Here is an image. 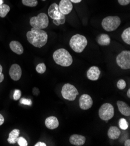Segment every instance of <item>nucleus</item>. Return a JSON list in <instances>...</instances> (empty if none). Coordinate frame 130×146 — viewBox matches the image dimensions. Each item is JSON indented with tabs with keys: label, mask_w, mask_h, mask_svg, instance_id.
Wrapping results in <instances>:
<instances>
[{
	"label": "nucleus",
	"mask_w": 130,
	"mask_h": 146,
	"mask_svg": "<svg viewBox=\"0 0 130 146\" xmlns=\"http://www.w3.org/2000/svg\"><path fill=\"white\" fill-rule=\"evenodd\" d=\"M117 105L121 114L125 116L130 115V107L127 103L121 101H118L117 102Z\"/></svg>",
	"instance_id": "18"
},
{
	"label": "nucleus",
	"mask_w": 130,
	"mask_h": 146,
	"mask_svg": "<svg viewBox=\"0 0 130 146\" xmlns=\"http://www.w3.org/2000/svg\"><path fill=\"white\" fill-rule=\"evenodd\" d=\"M114 115L113 106L110 103H105L100 107L99 110V115L101 119L107 121L111 119Z\"/></svg>",
	"instance_id": "7"
},
{
	"label": "nucleus",
	"mask_w": 130,
	"mask_h": 146,
	"mask_svg": "<svg viewBox=\"0 0 130 146\" xmlns=\"http://www.w3.org/2000/svg\"><path fill=\"white\" fill-rule=\"evenodd\" d=\"M3 3H4V1H3V0H0V5H2V4H3Z\"/></svg>",
	"instance_id": "39"
},
{
	"label": "nucleus",
	"mask_w": 130,
	"mask_h": 146,
	"mask_svg": "<svg viewBox=\"0 0 130 146\" xmlns=\"http://www.w3.org/2000/svg\"><path fill=\"white\" fill-rule=\"evenodd\" d=\"M97 41L100 46H109L110 44V38L108 35L101 34L97 37Z\"/></svg>",
	"instance_id": "20"
},
{
	"label": "nucleus",
	"mask_w": 130,
	"mask_h": 146,
	"mask_svg": "<svg viewBox=\"0 0 130 146\" xmlns=\"http://www.w3.org/2000/svg\"><path fill=\"white\" fill-rule=\"evenodd\" d=\"M39 89L36 88V87H34V88L33 89V94L35 95V96H38L39 94Z\"/></svg>",
	"instance_id": "31"
},
{
	"label": "nucleus",
	"mask_w": 130,
	"mask_h": 146,
	"mask_svg": "<svg viewBox=\"0 0 130 146\" xmlns=\"http://www.w3.org/2000/svg\"><path fill=\"white\" fill-rule=\"evenodd\" d=\"M20 103L22 104L26 105V106H31L32 105V101L31 99H26L25 98H23L21 99Z\"/></svg>",
	"instance_id": "29"
},
{
	"label": "nucleus",
	"mask_w": 130,
	"mask_h": 146,
	"mask_svg": "<svg viewBox=\"0 0 130 146\" xmlns=\"http://www.w3.org/2000/svg\"><path fill=\"white\" fill-rule=\"evenodd\" d=\"M121 135L120 130L116 126H111L107 132L108 137L112 140H117Z\"/></svg>",
	"instance_id": "17"
},
{
	"label": "nucleus",
	"mask_w": 130,
	"mask_h": 146,
	"mask_svg": "<svg viewBox=\"0 0 130 146\" xmlns=\"http://www.w3.org/2000/svg\"><path fill=\"white\" fill-rule=\"evenodd\" d=\"M121 24V19L117 16H110L104 18L102 26L107 32H113L116 30Z\"/></svg>",
	"instance_id": "5"
},
{
	"label": "nucleus",
	"mask_w": 130,
	"mask_h": 146,
	"mask_svg": "<svg viewBox=\"0 0 130 146\" xmlns=\"http://www.w3.org/2000/svg\"><path fill=\"white\" fill-rule=\"evenodd\" d=\"M86 141L85 136L79 135H73L69 137V142L71 144L76 146L83 145Z\"/></svg>",
	"instance_id": "14"
},
{
	"label": "nucleus",
	"mask_w": 130,
	"mask_h": 146,
	"mask_svg": "<svg viewBox=\"0 0 130 146\" xmlns=\"http://www.w3.org/2000/svg\"><path fill=\"white\" fill-rule=\"evenodd\" d=\"M27 41L35 47L41 48L46 45L48 40L47 33L42 29L33 28L27 32Z\"/></svg>",
	"instance_id": "1"
},
{
	"label": "nucleus",
	"mask_w": 130,
	"mask_h": 146,
	"mask_svg": "<svg viewBox=\"0 0 130 146\" xmlns=\"http://www.w3.org/2000/svg\"><path fill=\"white\" fill-rule=\"evenodd\" d=\"M4 79V75L3 73H0V83H1Z\"/></svg>",
	"instance_id": "34"
},
{
	"label": "nucleus",
	"mask_w": 130,
	"mask_h": 146,
	"mask_svg": "<svg viewBox=\"0 0 130 146\" xmlns=\"http://www.w3.org/2000/svg\"><path fill=\"white\" fill-rule=\"evenodd\" d=\"M121 38L127 44H130V28L128 27L125 29L121 35Z\"/></svg>",
	"instance_id": "21"
},
{
	"label": "nucleus",
	"mask_w": 130,
	"mask_h": 146,
	"mask_svg": "<svg viewBox=\"0 0 130 146\" xmlns=\"http://www.w3.org/2000/svg\"><path fill=\"white\" fill-rule=\"evenodd\" d=\"M126 82H125V80H124L123 79H120L117 82V86L118 87V89L120 90H123L126 87Z\"/></svg>",
	"instance_id": "26"
},
{
	"label": "nucleus",
	"mask_w": 130,
	"mask_h": 146,
	"mask_svg": "<svg viewBox=\"0 0 130 146\" xmlns=\"http://www.w3.org/2000/svg\"><path fill=\"white\" fill-rule=\"evenodd\" d=\"M59 8L61 13L65 15L69 14L73 10V5L70 0H61Z\"/></svg>",
	"instance_id": "12"
},
{
	"label": "nucleus",
	"mask_w": 130,
	"mask_h": 146,
	"mask_svg": "<svg viewBox=\"0 0 130 146\" xmlns=\"http://www.w3.org/2000/svg\"><path fill=\"white\" fill-rule=\"evenodd\" d=\"M47 145L46 144V143H43V142H38V143H37L35 145V146H46Z\"/></svg>",
	"instance_id": "33"
},
{
	"label": "nucleus",
	"mask_w": 130,
	"mask_h": 146,
	"mask_svg": "<svg viewBox=\"0 0 130 146\" xmlns=\"http://www.w3.org/2000/svg\"><path fill=\"white\" fill-rule=\"evenodd\" d=\"M117 65L123 69L130 68V51H123L116 57Z\"/></svg>",
	"instance_id": "8"
},
{
	"label": "nucleus",
	"mask_w": 130,
	"mask_h": 146,
	"mask_svg": "<svg viewBox=\"0 0 130 146\" xmlns=\"http://www.w3.org/2000/svg\"><path fill=\"white\" fill-rule=\"evenodd\" d=\"M124 145L125 146H130V140L128 139L127 140H125V143H124Z\"/></svg>",
	"instance_id": "35"
},
{
	"label": "nucleus",
	"mask_w": 130,
	"mask_h": 146,
	"mask_svg": "<svg viewBox=\"0 0 130 146\" xmlns=\"http://www.w3.org/2000/svg\"><path fill=\"white\" fill-rule=\"evenodd\" d=\"M127 94V96H128V98H129V97H130V89H129L128 90Z\"/></svg>",
	"instance_id": "37"
},
{
	"label": "nucleus",
	"mask_w": 130,
	"mask_h": 146,
	"mask_svg": "<svg viewBox=\"0 0 130 146\" xmlns=\"http://www.w3.org/2000/svg\"><path fill=\"white\" fill-rule=\"evenodd\" d=\"M61 94L63 98L69 101H74L79 94L76 87L69 83L65 84L61 90Z\"/></svg>",
	"instance_id": "6"
},
{
	"label": "nucleus",
	"mask_w": 130,
	"mask_h": 146,
	"mask_svg": "<svg viewBox=\"0 0 130 146\" xmlns=\"http://www.w3.org/2000/svg\"><path fill=\"white\" fill-rule=\"evenodd\" d=\"M9 74L12 80L15 81L19 80L22 76V69L21 66L17 64L12 65L9 69Z\"/></svg>",
	"instance_id": "11"
},
{
	"label": "nucleus",
	"mask_w": 130,
	"mask_h": 146,
	"mask_svg": "<svg viewBox=\"0 0 130 146\" xmlns=\"http://www.w3.org/2000/svg\"><path fill=\"white\" fill-rule=\"evenodd\" d=\"M17 143H18L19 146H27L28 144L26 140L23 137H18Z\"/></svg>",
	"instance_id": "27"
},
{
	"label": "nucleus",
	"mask_w": 130,
	"mask_h": 146,
	"mask_svg": "<svg viewBox=\"0 0 130 146\" xmlns=\"http://www.w3.org/2000/svg\"><path fill=\"white\" fill-rule=\"evenodd\" d=\"M119 3L121 5H127L130 3V0H118Z\"/></svg>",
	"instance_id": "30"
},
{
	"label": "nucleus",
	"mask_w": 130,
	"mask_h": 146,
	"mask_svg": "<svg viewBox=\"0 0 130 146\" xmlns=\"http://www.w3.org/2000/svg\"><path fill=\"white\" fill-rule=\"evenodd\" d=\"M119 126H120V129H121L122 130H125L128 127V122H127L126 119H125L124 118H121L119 121Z\"/></svg>",
	"instance_id": "25"
},
{
	"label": "nucleus",
	"mask_w": 130,
	"mask_h": 146,
	"mask_svg": "<svg viewBox=\"0 0 130 146\" xmlns=\"http://www.w3.org/2000/svg\"><path fill=\"white\" fill-rule=\"evenodd\" d=\"M36 70L37 73L40 74H43L46 70V66L44 63H40L36 66Z\"/></svg>",
	"instance_id": "24"
},
{
	"label": "nucleus",
	"mask_w": 130,
	"mask_h": 146,
	"mask_svg": "<svg viewBox=\"0 0 130 146\" xmlns=\"http://www.w3.org/2000/svg\"><path fill=\"white\" fill-rule=\"evenodd\" d=\"M88 44L86 38L79 34H77L72 37L69 41V46L75 52L81 53Z\"/></svg>",
	"instance_id": "3"
},
{
	"label": "nucleus",
	"mask_w": 130,
	"mask_h": 146,
	"mask_svg": "<svg viewBox=\"0 0 130 146\" xmlns=\"http://www.w3.org/2000/svg\"><path fill=\"white\" fill-rule=\"evenodd\" d=\"M9 47L13 52L18 55L22 54L24 51L21 44L17 41H12L9 43Z\"/></svg>",
	"instance_id": "16"
},
{
	"label": "nucleus",
	"mask_w": 130,
	"mask_h": 146,
	"mask_svg": "<svg viewBox=\"0 0 130 146\" xmlns=\"http://www.w3.org/2000/svg\"><path fill=\"white\" fill-rule=\"evenodd\" d=\"M3 71V66L0 64V73H2Z\"/></svg>",
	"instance_id": "38"
},
{
	"label": "nucleus",
	"mask_w": 130,
	"mask_h": 146,
	"mask_svg": "<svg viewBox=\"0 0 130 146\" xmlns=\"http://www.w3.org/2000/svg\"><path fill=\"white\" fill-rule=\"evenodd\" d=\"M71 3H79L82 1V0H70Z\"/></svg>",
	"instance_id": "36"
},
{
	"label": "nucleus",
	"mask_w": 130,
	"mask_h": 146,
	"mask_svg": "<svg viewBox=\"0 0 130 146\" xmlns=\"http://www.w3.org/2000/svg\"><path fill=\"white\" fill-rule=\"evenodd\" d=\"M46 126L51 130L55 129L59 126V122L55 116H49L45 121Z\"/></svg>",
	"instance_id": "15"
},
{
	"label": "nucleus",
	"mask_w": 130,
	"mask_h": 146,
	"mask_svg": "<svg viewBox=\"0 0 130 146\" xmlns=\"http://www.w3.org/2000/svg\"><path fill=\"white\" fill-rule=\"evenodd\" d=\"M93 105V100L91 97L86 94H82L79 98V107L83 110L90 109Z\"/></svg>",
	"instance_id": "10"
},
{
	"label": "nucleus",
	"mask_w": 130,
	"mask_h": 146,
	"mask_svg": "<svg viewBox=\"0 0 130 146\" xmlns=\"http://www.w3.org/2000/svg\"><path fill=\"white\" fill-rule=\"evenodd\" d=\"M10 11V7L7 4H2L0 5V17L4 18L7 16L8 13Z\"/></svg>",
	"instance_id": "22"
},
{
	"label": "nucleus",
	"mask_w": 130,
	"mask_h": 146,
	"mask_svg": "<svg viewBox=\"0 0 130 146\" xmlns=\"http://www.w3.org/2000/svg\"><path fill=\"white\" fill-rule=\"evenodd\" d=\"M49 18L45 13H40L37 17H33L30 19L31 26L35 29H46L49 26Z\"/></svg>",
	"instance_id": "4"
},
{
	"label": "nucleus",
	"mask_w": 130,
	"mask_h": 146,
	"mask_svg": "<svg viewBox=\"0 0 130 146\" xmlns=\"http://www.w3.org/2000/svg\"><path fill=\"white\" fill-rule=\"evenodd\" d=\"M53 59L55 62L61 66L67 67L73 64V57L69 52L64 48L56 50L53 54Z\"/></svg>",
	"instance_id": "2"
},
{
	"label": "nucleus",
	"mask_w": 130,
	"mask_h": 146,
	"mask_svg": "<svg viewBox=\"0 0 130 146\" xmlns=\"http://www.w3.org/2000/svg\"><path fill=\"white\" fill-rule=\"evenodd\" d=\"M100 74V70L98 67L93 66L91 67L87 72V77L88 79L96 81L98 80Z\"/></svg>",
	"instance_id": "13"
},
{
	"label": "nucleus",
	"mask_w": 130,
	"mask_h": 146,
	"mask_svg": "<svg viewBox=\"0 0 130 146\" xmlns=\"http://www.w3.org/2000/svg\"><path fill=\"white\" fill-rule=\"evenodd\" d=\"M4 122V116L0 113V126L2 125Z\"/></svg>",
	"instance_id": "32"
},
{
	"label": "nucleus",
	"mask_w": 130,
	"mask_h": 146,
	"mask_svg": "<svg viewBox=\"0 0 130 146\" xmlns=\"http://www.w3.org/2000/svg\"><path fill=\"white\" fill-rule=\"evenodd\" d=\"M22 4L27 7H35L37 5V0H22Z\"/></svg>",
	"instance_id": "23"
},
{
	"label": "nucleus",
	"mask_w": 130,
	"mask_h": 146,
	"mask_svg": "<svg viewBox=\"0 0 130 146\" xmlns=\"http://www.w3.org/2000/svg\"><path fill=\"white\" fill-rule=\"evenodd\" d=\"M48 14L49 17L53 20L65 19L64 15L62 14L60 11L59 5H57L56 3H53L50 6L48 9Z\"/></svg>",
	"instance_id": "9"
},
{
	"label": "nucleus",
	"mask_w": 130,
	"mask_h": 146,
	"mask_svg": "<svg viewBox=\"0 0 130 146\" xmlns=\"http://www.w3.org/2000/svg\"><path fill=\"white\" fill-rule=\"evenodd\" d=\"M20 135V130L19 129H13L9 133L8 141L10 144H15L18 139Z\"/></svg>",
	"instance_id": "19"
},
{
	"label": "nucleus",
	"mask_w": 130,
	"mask_h": 146,
	"mask_svg": "<svg viewBox=\"0 0 130 146\" xmlns=\"http://www.w3.org/2000/svg\"><path fill=\"white\" fill-rule=\"evenodd\" d=\"M42 1H46V0H42Z\"/></svg>",
	"instance_id": "40"
},
{
	"label": "nucleus",
	"mask_w": 130,
	"mask_h": 146,
	"mask_svg": "<svg viewBox=\"0 0 130 146\" xmlns=\"http://www.w3.org/2000/svg\"><path fill=\"white\" fill-rule=\"evenodd\" d=\"M21 91L19 90H15L14 91V93H13V100L17 101L18 100L20 99L21 97Z\"/></svg>",
	"instance_id": "28"
}]
</instances>
